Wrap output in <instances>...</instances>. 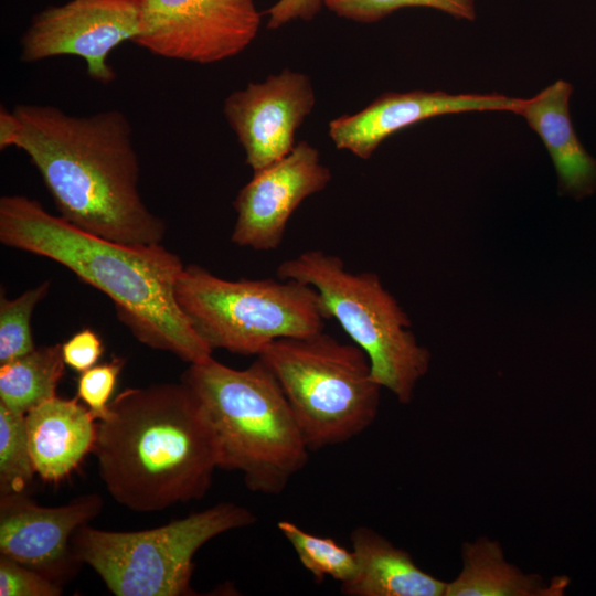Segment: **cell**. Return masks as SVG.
<instances>
[{
	"instance_id": "6da1fadb",
	"label": "cell",
	"mask_w": 596,
	"mask_h": 596,
	"mask_svg": "<svg viewBox=\"0 0 596 596\" xmlns=\"http://www.w3.org/2000/svg\"><path fill=\"white\" fill-rule=\"evenodd\" d=\"M0 241L63 265L104 292L141 343L190 364L212 358L177 301L184 266L161 243L126 244L92 234L24 195L0 199Z\"/></svg>"
},
{
	"instance_id": "7a4b0ae2",
	"label": "cell",
	"mask_w": 596,
	"mask_h": 596,
	"mask_svg": "<svg viewBox=\"0 0 596 596\" xmlns=\"http://www.w3.org/2000/svg\"><path fill=\"white\" fill-rule=\"evenodd\" d=\"M15 147L41 174L61 216L92 234L126 244H160L166 224L139 193L140 166L128 118L117 109L73 116L20 104Z\"/></svg>"
},
{
	"instance_id": "3957f363",
	"label": "cell",
	"mask_w": 596,
	"mask_h": 596,
	"mask_svg": "<svg viewBox=\"0 0 596 596\" xmlns=\"http://www.w3.org/2000/svg\"><path fill=\"white\" fill-rule=\"evenodd\" d=\"M93 453L110 496L141 513L202 499L219 469L211 426L183 382L121 391Z\"/></svg>"
},
{
	"instance_id": "277c9868",
	"label": "cell",
	"mask_w": 596,
	"mask_h": 596,
	"mask_svg": "<svg viewBox=\"0 0 596 596\" xmlns=\"http://www.w3.org/2000/svg\"><path fill=\"white\" fill-rule=\"evenodd\" d=\"M213 432L219 469L237 471L254 492L278 496L309 460V448L273 373L256 359L233 369L213 359L181 377Z\"/></svg>"
},
{
	"instance_id": "5b68a950",
	"label": "cell",
	"mask_w": 596,
	"mask_h": 596,
	"mask_svg": "<svg viewBox=\"0 0 596 596\" xmlns=\"http://www.w3.org/2000/svg\"><path fill=\"white\" fill-rule=\"evenodd\" d=\"M257 359L280 385L310 451L347 443L375 421L382 387L356 344L320 331L275 340Z\"/></svg>"
},
{
	"instance_id": "8992f818",
	"label": "cell",
	"mask_w": 596,
	"mask_h": 596,
	"mask_svg": "<svg viewBox=\"0 0 596 596\" xmlns=\"http://www.w3.org/2000/svg\"><path fill=\"white\" fill-rule=\"evenodd\" d=\"M277 277L313 287L336 319L366 354L373 380L408 404L428 372L430 352L411 330V319L376 273H353L342 258L311 249L281 262Z\"/></svg>"
},
{
	"instance_id": "52a82bcc",
	"label": "cell",
	"mask_w": 596,
	"mask_h": 596,
	"mask_svg": "<svg viewBox=\"0 0 596 596\" xmlns=\"http://www.w3.org/2000/svg\"><path fill=\"white\" fill-rule=\"evenodd\" d=\"M177 301L212 349L259 355L273 341L323 331L330 319L320 294L294 279L228 280L207 269L184 267Z\"/></svg>"
},
{
	"instance_id": "ba28073f",
	"label": "cell",
	"mask_w": 596,
	"mask_h": 596,
	"mask_svg": "<svg viewBox=\"0 0 596 596\" xmlns=\"http://www.w3.org/2000/svg\"><path fill=\"white\" fill-rule=\"evenodd\" d=\"M256 522L247 508L221 502L140 531H106L88 524L72 536L81 563L89 565L117 596H193L194 554L213 538Z\"/></svg>"
},
{
	"instance_id": "9c48e42d",
	"label": "cell",
	"mask_w": 596,
	"mask_h": 596,
	"mask_svg": "<svg viewBox=\"0 0 596 596\" xmlns=\"http://www.w3.org/2000/svg\"><path fill=\"white\" fill-rule=\"evenodd\" d=\"M139 10L134 43L162 57L200 64L240 54L262 22L254 0H139Z\"/></svg>"
},
{
	"instance_id": "30bf717a",
	"label": "cell",
	"mask_w": 596,
	"mask_h": 596,
	"mask_svg": "<svg viewBox=\"0 0 596 596\" xmlns=\"http://www.w3.org/2000/svg\"><path fill=\"white\" fill-rule=\"evenodd\" d=\"M139 0H71L33 15L21 36V61L38 62L75 55L86 62L87 74L102 84L116 77L107 58L139 32Z\"/></svg>"
},
{
	"instance_id": "8fae6325",
	"label": "cell",
	"mask_w": 596,
	"mask_h": 596,
	"mask_svg": "<svg viewBox=\"0 0 596 596\" xmlns=\"http://www.w3.org/2000/svg\"><path fill=\"white\" fill-rule=\"evenodd\" d=\"M331 171L317 148L299 141L284 158L259 171L237 193L232 242L255 251L280 246L292 213L308 196L322 191Z\"/></svg>"
},
{
	"instance_id": "7c38bea8",
	"label": "cell",
	"mask_w": 596,
	"mask_h": 596,
	"mask_svg": "<svg viewBox=\"0 0 596 596\" xmlns=\"http://www.w3.org/2000/svg\"><path fill=\"white\" fill-rule=\"evenodd\" d=\"M103 504L97 493L60 507L39 505L24 492L0 494V553L63 584L82 564L72 536Z\"/></svg>"
},
{
	"instance_id": "4fadbf2b",
	"label": "cell",
	"mask_w": 596,
	"mask_h": 596,
	"mask_svg": "<svg viewBox=\"0 0 596 596\" xmlns=\"http://www.w3.org/2000/svg\"><path fill=\"white\" fill-rule=\"evenodd\" d=\"M315 104L310 78L288 68L226 97L224 115L253 172L269 167L294 149L295 134Z\"/></svg>"
},
{
	"instance_id": "5bb4252c",
	"label": "cell",
	"mask_w": 596,
	"mask_h": 596,
	"mask_svg": "<svg viewBox=\"0 0 596 596\" xmlns=\"http://www.w3.org/2000/svg\"><path fill=\"white\" fill-rule=\"evenodd\" d=\"M525 98L499 93L449 94L443 91L386 92L362 110L329 123V137L337 149L369 159L393 134L419 121L466 111H511L518 115Z\"/></svg>"
},
{
	"instance_id": "9a60e30c",
	"label": "cell",
	"mask_w": 596,
	"mask_h": 596,
	"mask_svg": "<svg viewBox=\"0 0 596 596\" xmlns=\"http://www.w3.org/2000/svg\"><path fill=\"white\" fill-rule=\"evenodd\" d=\"M573 86L557 79L531 98H525L518 115L543 141L553 161L558 189L576 200L596 192V159L579 141L570 116Z\"/></svg>"
},
{
	"instance_id": "2e32d148",
	"label": "cell",
	"mask_w": 596,
	"mask_h": 596,
	"mask_svg": "<svg viewBox=\"0 0 596 596\" xmlns=\"http://www.w3.org/2000/svg\"><path fill=\"white\" fill-rule=\"evenodd\" d=\"M96 418L79 398L47 400L25 414L35 472L47 482L66 478L93 451Z\"/></svg>"
},
{
	"instance_id": "e0dca14e",
	"label": "cell",
	"mask_w": 596,
	"mask_h": 596,
	"mask_svg": "<svg viewBox=\"0 0 596 596\" xmlns=\"http://www.w3.org/2000/svg\"><path fill=\"white\" fill-rule=\"evenodd\" d=\"M356 572L340 590L348 596H445L447 582L417 566L412 556L368 526L350 533Z\"/></svg>"
},
{
	"instance_id": "ac0fdd59",
	"label": "cell",
	"mask_w": 596,
	"mask_h": 596,
	"mask_svg": "<svg viewBox=\"0 0 596 596\" xmlns=\"http://www.w3.org/2000/svg\"><path fill=\"white\" fill-rule=\"evenodd\" d=\"M462 568L447 583L445 596H560L568 581L549 583L539 574H526L505 560L498 541L480 538L462 546Z\"/></svg>"
},
{
	"instance_id": "d6986e66",
	"label": "cell",
	"mask_w": 596,
	"mask_h": 596,
	"mask_svg": "<svg viewBox=\"0 0 596 596\" xmlns=\"http://www.w3.org/2000/svg\"><path fill=\"white\" fill-rule=\"evenodd\" d=\"M64 365L62 344L35 348L0 364V403L11 411L26 414L55 397Z\"/></svg>"
},
{
	"instance_id": "ffe728a7",
	"label": "cell",
	"mask_w": 596,
	"mask_h": 596,
	"mask_svg": "<svg viewBox=\"0 0 596 596\" xmlns=\"http://www.w3.org/2000/svg\"><path fill=\"white\" fill-rule=\"evenodd\" d=\"M277 526L317 584L327 576L340 584L349 582L354 576L356 560L352 549H345L332 538L308 533L287 520L279 521Z\"/></svg>"
},
{
	"instance_id": "44dd1931",
	"label": "cell",
	"mask_w": 596,
	"mask_h": 596,
	"mask_svg": "<svg viewBox=\"0 0 596 596\" xmlns=\"http://www.w3.org/2000/svg\"><path fill=\"white\" fill-rule=\"evenodd\" d=\"M34 473L25 414L0 403V494L24 492Z\"/></svg>"
},
{
	"instance_id": "7402d4cb",
	"label": "cell",
	"mask_w": 596,
	"mask_h": 596,
	"mask_svg": "<svg viewBox=\"0 0 596 596\" xmlns=\"http://www.w3.org/2000/svg\"><path fill=\"white\" fill-rule=\"evenodd\" d=\"M50 280L28 289L17 298H0V364L18 359L35 349L31 317L35 306L50 290Z\"/></svg>"
},
{
	"instance_id": "603a6c76",
	"label": "cell",
	"mask_w": 596,
	"mask_h": 596,
	"mask_svg": "<svg viewBox=\"0 0 596 596\" xmlns=\"http://www.w3.org/2000/svg\"><path fill=\"white\" fill-rule=\"evenodd\" d=\"M337 15L360 23H373L394 11L408 7H425L443 11L456 19H476L475 0H323Z\"/></svg>"
},
{
	"instance_id": "cb8c5ba5",
	"label": "cell",
	"mask_w": 596,
	"mask_h": 596,
	"mask_svg": "<svg viewBox=\"0 0 596 596\" xmlns=\"http://www.w3.org/2000/svg\"><path fill=\"white\" fill-rule=\"evenodd\" d=\"M124 365L125 359L114 358L107 363L94 365L81 373L77 382V397L98 421L108 415V402Z\"/></svg>"
},
{
	"instance_id": "d4e9b609",
	"label": "cell",
	"mask_w": 596,
	"mask_h": 596,
	"mask_svg": "<svg viewBox=\"0 0 596 596\" xmlns=\"http://www.w3.org/2000/svg\"><path fill=\"white\" fill-rule=\"evenodd\" d=\"M62 593V584L1 554V596H60Z\"/></svg>"
},
{
	"instance_id": "484cf974",
	"label": "cell",
	"mask_w": 596,
	"mask_h": 596,
	"mask_svg": "<svg viewBox=\"0 0 596 596\" xmlns=\"http://www.w3.org/2000/svg\"><path fill=\"white\" fill-rule=\"evenodd\" d=\"M103 352L100 338L91 329L76 332L62 344L65 364L81 373L94 366Z\"/></svg>"
},
{
	"instance_id": "4316f807",
	"label": "cell",
	"mask_w": 596,
	"mask_h": 596,
	"mask_svg": "<svg viewBox=\"0 0 596 596\" xmlns=\"http://www.w3.org/2000/svg\"><path fill=\"white\" fill-rule=\"evenodd\" d=\"M323 0H278L268 10V29H278L294 20L310 21L321 10Z\"/></svg>"
},
{
	"instance_id": "83f0119b",
	"label": "cell",
	"mask_w": 596,
	"mask_h": 596,
	"mask_svg": "<svg viewBox=\"0 0 596 596\" xmlns=\"http://www.w3.org/2000/svg\"><path fill=\"white\" fill-rule=\"evenodd\" d=\"M21 132V123L14 110L1 107L0 110V148L15 147Z\"/></svg>"
}]
</instances>
